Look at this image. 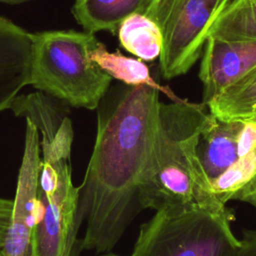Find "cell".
Masks as SVG:
<instances>
[{"label": "cell", "mask_w": 256, "mask_h": 256, "mask_svg": "<svg viewBox=\"0 0 256 256\" xmlns=\"http://www.w3.org/2000/svg\"><path fill=\"white\" fill-rule=\"evenodd\" d=\"M160 90L118 82L96 108L95 144L79 186L78 222L86 223L81 250L110 251L141 210L139 187L154 142Z\"/></svg>", "instance_id": "6da1fadb"}, {"label": "cell", "mask_w": 256, "mask_h": 256, "mask_svg": "<svg viewBox=\"0 0 256 256\" xmlns=\"http://www.w3.org/2000/svg\"><path fill=\"white\" fill-rule=\"evenodd\" d=\"M40 134L35 256H78L79 187L71 172L73 126L68 105L41 91L19 94L10 108Z\"/></svg>", "instance_id": "7a4b0ae2"}, {"label": "cell", "mask_w": 256, "mask_h": 256, "mask_svg": "<svg viewBox=\"0 0 256 256\" xmlns=\"http://www.w3.org/2000/svg\"><path fill=\"white\" fill-rule=\"evenodd\" d=\"M205 106L182 99L160 102L154 142L139 187L141 210L230 212L214 195L197 153L199 135L211 117Z\"/></svg>", "instance_id": "3957f363"}, {"label": "cell", "mask_w": 256, "mask_h": 256, "mask_svg": "<svg viewBox=\"0 0 256 256\" xmlns=\"http://www.w3.org/2000/svg\"><path fill=\"white\" fill-rule=\"evenodd\" d=\"M29 85L71 107L94 110L112 78L90 58L93 33L53 30L31 33Z\"/></svg>", "instance_id": "277c9868"}, {"label": "cell", "mask_w": 256, "mask_h": 256, "mask_svg": "<svg viewBox=\"0 0 256 256\" xmlns=\"http://www.w3.org/2000/svg\"><path fill=\"white\" fill-rule=\"evenodd\" d=\"M232 219L231 212H156L140 227L131 256H237Z\"/></svg>", "instance_id": "5b68a950"}, {"label": "cell", "mask_w": 256, "mask_h": 256, "mask_svg": "<svg viewBox=\"0 0 256 256\" xmlns=\"http://www.w3.org/2000/svg\"><path fill=\"white\" fill-rule=\"evenodd\" d=\"M232 0H151L145 15L162 34L159 71L166 80L186 74L203 52L209 30Z\"/></svg>", "instance_id": "8992f818"}, {"label": "cell", "mask_w": 256, "mask_h": 256, "mask_svg": "<svg viewBox=\"0 0 256 256\" xmlns=\"http://www.w3.org/2000/svg\"><path fill=\"white\" fill-rule=\"evenodd\" d=\"M24 150L17 177L10 226L1 249L2 256H35L37 223V187L41 164L40 134L25 120Z\"/></svg>", "instance_id": "52a82bcc"}, {"label": "cell", "mask_w": 256, "mask_h": 256, "mask_svg": "<svg viewBox=\"0 0 256 256\" xmlns=\"http://www.w3.org/2000/svg\"><path fill=\"white\" fill-rule=\"evenodd\" d=\"M201 57L199 78L203 85V104L207 106L256 68V41L208 37Z\"/></svg>", "instance_id": "ba28073f"}, {"label": "cell", "mask_w": 256, "mask_h": 256, "mask_svg": "<svg viewBox=\"0 0 256 256\" xmlns=\"http://www.w3.org/2000/svg\"><path fill=\"white\" fill-rule=\"evenodd\" d=\"M31 33L0 15V113L29 85Z\"/></svg>", "instance_id": "9c48e42d"}, {"label": "cell", "mask_w": 256, "mask_h": 256, "mask_svg": "<svg viewBox=\"0 0 256 256\" xmlns=\"http://www.w3.org/2000/svg\"><path fill=\"white\" fill-rule=\"evenodd\" d=\"M241 120L238 160L211 183L212 191L222 204L238 200L256 208V114Z\"/></svg>", "instance_id": "30bf717a"}, {"label": "cell", "mask_w": 256, "mask_h": 256, "mask_svg": "<svg viewBox=\"0 0 256 256\" xmlns=\"http://www.w3.org/2000/svg\"><path fill=\"white\" fill-rule=\"evenodd\" d=\"M242 120H220L211 115L198 138L197 153L211 183L237 160Z\"/></svg>", "instance_id": "8fae6325"}, {"label": "cell", "mask_w": 256, "mask_h": 256, "mask_svg": "<svg viewBox=\"0 0 256 256\" xmlns=\"http://www.w3.org/2000/svg\"><path fill=\"white\" fill-rule=\"evenodd\" d=\"M151 0H75L71 13L87 32H118L121 23L135 13L144 14Z\"/></svg>", "instance_id": "7c38bea8"}, {"label": "cell", "mask_w": 256, "mask_h": 256, "mask_svg": "<svg viewBox=\"0 0 256 256\" xmlns=\"http://www.w3.org/2000/svg\"><path fill=\"white\" fill-rule=\"evenodd\" d=\"M120 45L143 61L159 58L162 51V34L157 24L145 14L135 13L119 26Z\"/></svg>", "instance_id": "4fadbf2b"}, {"label": "cell", "mask_w": 256, "mask_h": 256, "mask_svg": "<svg viewBox=\"0 0 256 256\" xmlns=\"http://www.w3.org/2000/svg\"><path fill=\"white\" fill-rule=\"evenodd\" d=\"M208 37L256 41V0H232L210 28Z\"/></svg>", "instance_id": "5bb4252c"}, {"label": "cell", "mask_w": 256, "mask_h": 256, "mask_svg": "<svg viewBox=\"0 0 256 256\" xmlns=\"http://www.w3.org/2000/svg\"><path fill=\"white\" fill-rule=\"evenodd\" d=\"M207 107L214 117L230 121L256 114V68L227 88Z\"/></svg>", "instance_id": "9a60e30c"}, {"label": "cell", "mask_w": 256, "mask_h": 256, "mask_svg": "<svg viewBox=\"0 0 256 256\" xmlns=\"http://www.w3.org/2000/svg\"><path fill=\"white\" fill-rule=\"evenodd\" d=\"M90 58L118 82L132 86L146 84L160 87L151 77L149 68L143 60L125 56L118 50L110 52L102 42L98 41L90 50Z\"/></svg>", "instance_id": "2e32d148"}, {"label": "cell", "mask_w": 256, "mask_h": 256, "mask_svg": "<svg viewBox=\"0 0 256 256\" xmlns=\"http://www.w3.org/2000/svg\"><path fill=\"white\" fill-rule=\"evenodd\" d=\"M14 201L0 197V251L4 246L5 238L10 226Z\"/></svg>", "instance_id": "e0dca14e"}, {"label": "cell", "mask_w": 256, "mask_h": 256, "mask_svg": "<svg viewBox=\"0 0 256 256\" xmlns=\"http://www.w3.org/2000/svg\"><path fill=\"white\" fill-rule=\"evenodd\" d=\"M237 256H256V231H244Z\"/></svg>", "instance_id": "ac0fdd59"}, {"label": "cell", "mask_w": 256, "mask_h": 256, "mask_svg": "<svg viewBox=\"0 0 256 256\" xmlns=\"http://www.w3.org/2000/svg\"><path fill=\"white\" fill-rule=\"evenodd\" d=\"M103 256H116V255H112V254H106V255H103Z\"/></svg>", "instance_id": "d6986e66"}, {"label": "cell", "mask_w": 256, "mask_h": 256, "mask_svg": "<svg viewBox=\"0 0 256 256\" xmlns=\"http://www.w3.org/2000/svg\"><path fill=\"white\" fill-rule=\"evenodd\" d=\"M0 256H2V253H1V251H0Z\"/></svg>", "instance_id": "ffe728a7"}]
</instances>
